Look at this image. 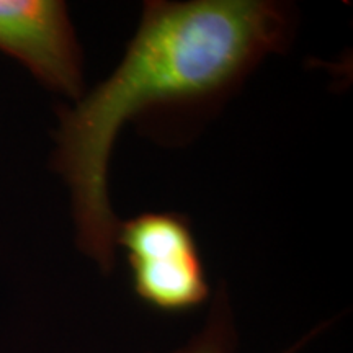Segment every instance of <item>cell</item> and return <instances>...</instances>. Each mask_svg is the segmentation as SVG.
Wrapping results in <instances>:
<instances>
[{"label":"cell","mask_w":353,"mask_h":353,"mask_svg":"<svg viewBox=\"0 0 353 353\" xmlns=\"http://www.w3.org/2000/svg\"><path fill=\"white\" fill-rule=\"evenodd\" d=\"M293 30V8L270 0L145 2L120 64L74 107L59 108L52 167L69 187L77 245L101 270L114 263L120 221L107 180L123 125L214 108L265 57L283 51Z\"/></svg>","instance_id":"cell-1"},{"label":"cell","mask_w":353,"mask_h":353,"mask_svg":"<svg viewBox=\"0 0 353 353\" xmlns=\"http://www.w3.org/2000/svg\"><path fill=\"white\" fill-rule=\"evenodd\" d=\"M134 293L154 309L185 312L210 296L200 249L187 216L143 213L118 224Z\"/></svg>","instance_id":"cell-2"},{"label":"cell","mask_w":353,"mask_h":353,"mask_svg":"<svg viewBox=\"0 0 353 353\" xmlns=\"http://www.w3.org/2000/svg\"><path fill=\"white\" fill-rule=\"evenodd\" d=\"M0 51L44 87L74 101L83 95V57L64 2L0 0Z\"/></svg>","instance_id":"cell-3"},{"label":"cell","mask_w":353,"mask_h":353,"mask_svg":"<svg viewBox=\"0 0 353 353\" xmlns=\"http://www.w3.org/2000/svg\"><path fill=\"white\" fill-rule=\"evenodd\" d=\"M234 329L231 322V312L226 301V293L221 291L216 299L213 311H211L210 321L206 327L198 337L193 339L187 347L175 353H232L234 350ZM299 342L296 347L290 348L285 353H294L299 347L306 342Z\"/></svg>","instance_id":"cell-4"}]
</instances>
